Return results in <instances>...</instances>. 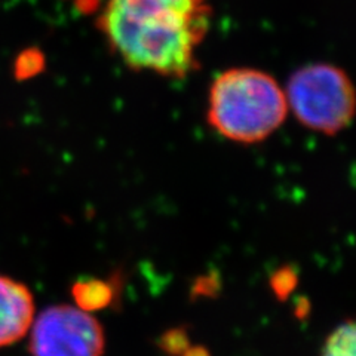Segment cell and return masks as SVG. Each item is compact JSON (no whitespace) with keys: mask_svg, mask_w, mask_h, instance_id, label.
I'll return each instance as SVG.
<instances>
[{"mask_svg":"<svg viewBox=\"0 0 356 356\" xmlns=\"http://www.w3.org/2000/svg\"><path fill=\"white\" fill-rule=\"evenodd\" d=\"M213 17L209 0H103L97 27L129 69L183 79Z\"/></svg>","mask_w":356,"mask_h":356,"instance_id":"obj_1","label":"cell"},{"mask_svg":"<svg viewBox=\"0 0 356 356\" xmlns=\"http://www.w3.org/2000/svg\"><path fill=\"white\" fill-rule=\"evenodd\" d=\"M286 113L285 91L266 72L250 67L229 69L209 88L208 122L230 141L260 143L284 124Z\"/></svg>","mask_w":356,"mask_h":356,"instance_id":"obj_2","label":"cell"},{"mask_svg":"<svg viewBox=\"0 0 356 356\" xmlns=\"http://www.w3.org/2000/svg\"><path fill=\"white\" fill-rule=\"evenodd\" d=\"M285 95L300 124L325 136L346 129L356 116V88L337 65L315 63L296 70Z\"/></svg>","mask_w":356,"mask_h":356,"instance_id":"obj_3","label":"cell"},{"mask_svg":"<svg viewBox=\"0 0 356 356\" xmlns=\"http://www.w3.org/2000/svg\"><path fill=\"white\" fill-rule=\"evenodd\" d=\"M31 356H103L106 337L102 324L79 306L57 305L33 321Z\"/></svg>","mask_w":356,"mask_h":356,"instance_id":"obj_4","label":"cell"},{"mask_svg":"<svg viewBox=\"0 0 356 356\" xmlns=\"http://www.w3.org/2000/svg\"><path fill=\"white\" fill-rule=\"evenodd\" d=\"M35 298L26 284L0 275V348L27 336L35 321Z\"/></svg>","mask_w":356,"mask_h":356,"instance_id":"obj_5","label":"cell"},{"mask_svg":"<svg viewBox=\"0 0 356 356\" xmlns=\"http://www.w3.org/2000/svg\"><path fill=\"white\" fill-rule=\"evenodd\" d=\"M73 296L77 306L86 312H91L108 306L111 298H113V291L104 281L81 280L73 286Z\"/></svg>","mask_w":356,"mask_h":356,"instance_id":"obj_6","label":"cell"},{"mask_svg":"<svg viewBox=\"0 0 356 356\" xmlns=\"http://www.w3.org/2000/svg\"><path fill=\"white\" fill-rule=\"evenodd\" d=\"M322 356H356V319L343 322L330 334Z\"/></svg>","mask_w":356,"mask_h":356,"instance_id":"obj_7","label":"cell"},{"mask_svg":"<svg viewBox=\"0 0 356 356\" xmlns=\"http://www.w3.org/2000/svg\"><path fill=\"white\" fill-rule=\"evenodd\" d=\"M183 356H208V353L204 349L195 348V349H186Z\"/></svg>","mask_w":356,"mask_h":356,"instance_id":"obj_8","label":"cell"}]
</instances>
